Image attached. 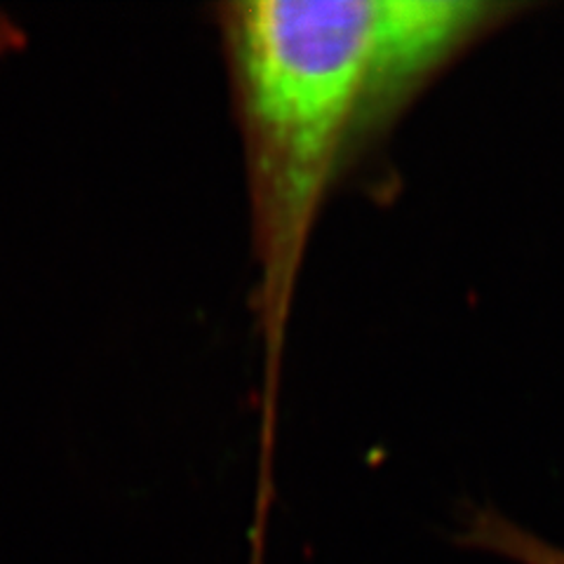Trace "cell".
I'll return each instance as SVG.
<instances>
[{
    "mask_svg": "<svg viewBox=\"0 0 564 564\" xmlns=\"http://www.w3.org/2000/svg\"><path fill=\"white\" fill-rule=\"evenodd\" d=\"M518 8L480 0L215 8L242 139L269 381L325 203L421 95Z\"/></svg>",
    "mask_w": 564,
    "mask_h": 564,
    "instance_id": "obj_1",
    "label": "cell"
},
{
    "mask_svg": "<svg viewBox=\"0 0 564 564\" xmlns=\"http://www.w3.org/2000/svg\"><path fill=\"white\" fill-rule=\"evenodd\" d=\"M464 541L475 549L499 553L520 564H564V551L522 532L520 527L510 524L497 513H489V510L473 516L466 524Z\"/></svg>",
    "mask_w": 564,
    "mask_h": 564,
    "instance_id": "obj_2",
    "label": "cell"
}]
</instances>
